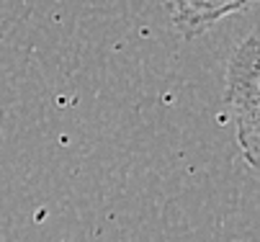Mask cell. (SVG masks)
I'll list each match as a JSON object with an SVG mask.
<instances>
[{
	"label": "cell",
	"mask_w": 260,
	"mask_h": 242,
	"mask_svg": "<svg viewBox=\"0 0 260 242\" xmlns=\"http://www.w3.org/2000/svg\"><path fill=\"white\" fill-rule=\"evenodd\" d=\"M257 33L250 37L235 49L230 67H227V90L224 100L232 114L237 145L250 167H257V150H260V134H257Z\"/></svg>",
	"instance_id": "1"
},
{
	"label": "cell",
	"mask_w": 260,
	"mask_h": 242,
	"mask_svg": "<svg viewBox=\"0 0 260 242\" xmlns=\"http://www.w3.org/2000/svg\"><path fill=\"white\" fill-rule=\"evenodd\" d=\"M255 0H175L173 23L185 39H196L227 16L247 11Z\"/></svg>",
	"instance_id": "2"
}]
</instances>
